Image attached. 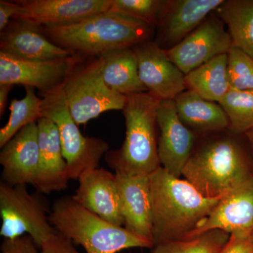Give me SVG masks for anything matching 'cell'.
Returning <instances> with one entry per match:
<instances>
[{
  "label": "cell",
  "instance_id": "cell-25",
  "mask_svg": "<svg viewBox=\"0 0 253 253\" xmlns=\"http://www.w3.org/2000/svg\"><path fill=\"white\" fill-rule=\"evenodd\" d=\"M26 95L21 99H13L9 105L7 123L0 129V148L14 137L25 126L41 118L42 98L37 96L33 87H25Z\"/></svg>",
  "mask_w": 253,
  "mask_h": 253
},
{
  "label": "cell",
  "instance_id": "cell-26",
  "mask_svg": "<svg viewBox=\"0 0 253 253\" xmlns=\"http://www.w3.org/2000/svg\"><path fill=\"white\" fill-rule=\"evenodd\" d=\"M218 104L229 119L228 129L234 134H246L253 129V91L231 88Z\"/></svg>",
  "mask_w": 253,
  "mask_h": 253
},
{
  "label": "cell",
  "instance_id": "cell-2",
  "mask_svg": "<svg viewBox=\"0 0 253 253\" xmlns=\"http://www.w3.org/2000/svg\"><path fill=\"white\" fill-rule=\"evenodd\" d=\"M41 30L56 45L72 54L89 57L134 47L151 41L155 33V28L144 21L110 9L69 26Z\"/></svg>",
  "mask_w": 253,
  "mask_h": 253
},
{
  "label": "cell",
  "instance_id": "cell-6",
  "mask_svg": "<svg viewBox=\"0 0 253 253\" xmlns=\"http://www.w3.org/2000/svg\"><path fill=\"white\" fill-rule=\"evenodd\" d=\"M101 56L73 54L62 83L70 111L78 126L109 111H123L126 96L106 85L103 78Z\"/></svg>",
  "mask_w": 253,
  "mask_h": 253
},
{
  "label": "cell",
  "instance_id": "cell-7",
  "mask_svg": "<svg viewBox=\"0 0 253 253\" xmlns=\"http://www.w3.org/2000/svg\"><path fill=\"white\" fill-rule=\"evenodd\" d=\"M41 118L49 119L59 129L63 157L70 180H78L83 173L99 167L109 151L106 141L83 135L68 107L62 84L42 95Z\"/></svg>",
  "mask_w": 253,
  "mask_h": 253
},
{
  "label": "cell",
  "instance_id": "cell-19",
  "mask_svg": "<svg viewBox=\"0 0 253 253\" xmlns=\"http://www.w3.org/2000/svg\"><path fill=\"white\" fill-rule=\"evenodd\" d=\"M39 143V166L34 186L38 193L49 194L68 187L67 164L63 157L59 129L49 119L37 122Z\"/></svg>",
  "mask_w": 253,
  "mask_h": 253
},
{
  "label": "cell",
  "instance_id": "cell-21",
  "mask_svg": "<svg viewBox=\"0 0 253 253\" xmlns=\"http://www.w3.org/2000/svg\"><path fill=\"white\" fill-rule=\"evenodd\" d=\"M174 103L181 122L193 131L219 132L229 129L227 116L217 102L186 89L176 96Z\"/></svg>",
  "mask_w": 253,
  "mask_h": 253
},
{
  "label": "cell",
  "instance_id": "cell-32",
  "mask_svg": "<svg viewBox=\"0 0 253 253\" xmlns=\"http://www.w3.org/2000/svg\"><path fill=\"white\" fill-rule=\"evenodd\" d=\"M19 5L16 1L0 0V32L4 31L17 14Z\"/></svg>",
  "mask_w": 253,
  "mask_h": 253
},
{
  "label": "cell",
  "instance_id": "cell-31",
  "mask_svg": "<svg viewBox=\"0 0 253 253\" xmlns=\"http://www.w3.org/2000/svg\"><path fill=\"white\" fill-rule=\"evenodd\" d=\"M41 253H81L72 241L56 232L42 245Z\"/></svg>",
  "mask_w": 253,
  "mask_h": 253
},
{
  "label": "cell",
  "instance_id": "cell-22",
  "mask_svg": "<svg viewBox=\"0 0 253 253\" xmlns=\"http://www.w3.org/2000/svg\"><path fill=\"white\" fill-rule=\"evenodd\" d=\"M101 57L103 78L110 89L125 96L147 91L139 78L133 48L113 50Z\"/></svg>",
  "mask_w": 253,
  "mask_h": 253
},
{
  "label": "cell",
  "instance_id": "cell-5",
  "mask_svg": "<svg viewBox=\"0 0 253 253\" xmlns=\"http://www.w3.org/2000/svg\"><path fill=\"white\" fill-rule=\"evenodd\" d=\"M49 221L55 229L81 245L86 253H117L131 248L152 249L151 241L136 236L124 226L115 225L78 204L72 196L54 201Z\"/></svg>",
  "mask_w": 253,
  "mask_h": 253
},
{
  "label": "cell",
  "instance_id": "cell-14",
  "mask_svg": "<svg viewBox=\"0 0 253 253\" xmlns=\"http://www.w3.org/2000/svg\"><path fill=\"white\" fill-rule=\"evenodd\" d=\"M1 149L2 182L11 186L34 185L39 166L37 123L23 127Z\"/></svg>",
  "mask_w": 253,
  "mask_h": 253
},
{
  "label": "cell",
  "instance_id": "cell-17",
  "mask_svg": "<svg viewBox=\"0 0 253 253\" xmlns=\"http://www.w3.org/2000/svg\"><path fill=\"white\" fill-rule=\"evenodd\" d=\"M73 199L115 225L124 226L116 174L98 168L83 173Z\"/></svg>",
  "mask_w": 253,
  "mask_h": 253
},
{
  "label": "cell",
  "instance_id": "cell-24",
  "mask_svg": "<svg viewBox=\"0 0 253 253\" xmlns=\"http://www.w3.org/2000/svg\"><path fill=\"white\" fill-rule=\"evenodd\" d=\"M214 12L227 27L232 46L253 58V0H227Z\"/></svg>",
  "mask_w": 253,
  "mask_h": 253
},
{
  "label": "cell",
  "instance_id": "cell-13",
  "mask_svg": "<svg viewBox=\"0 0 253 253\" xmlns=\"http://www.w3.org/2000/svg\"><path fill=\"white\" fill-rule=\"evenodd\" d=\"M253 234V174L222 196L211 214L186 240L208 231Z\"/></svg>",
  "mask_w": 253,
  "mask_h": 253
},
{
  "label": "cell",
  "instance_id": "cell-10",
  "mask_svg": "<svg viewBox=\"0 0 253 253\" xmlns=\"http://www.w3.org/2000/svg\"><path fill=\"white\" fill-rule=\"evenodd\" d=\"M141 83L156 99L174 100L186 90L185 75L169 60L156 42H144L133 47Z\"/></svg>",
  "mask_w": 253,
  "mask_h": 253
},
{
  "label": "cell",
  "instance_id": "cell-16",
  "mask_svg": "<svg viewBox=\"0 0 253 253\" xmlns=\"http://www.w3.org/2000/svg\"><path fill=\"white\" fill-rule=\"evenodd\" d=\"M0 52L31 61H51L73 55L50 41L41 26L17 19L11 20L0 32Z\"/></svg>",
  "mask_w": 253,
  "mask_h": 253
},
{
  "label": "cell",
  "instance_id": "cell-8",
  "mask_svg": "<svg viewBox=\"0 0 253 253\" xmlns=\"http://www.w3.org/2000/svg\"><path fill=\"white\" fill-rule=\"evenodd\" d=\"M26 186L0 183V235L8 239L28 235L41 249L57 231L50 223L51 209L45 200Z\"/></svg>",
  "mask_w": 253,
  "mask_h": 253
},
{
  "label": "cell",
  "instance_id": "cell-28",
  "mask_svg": "<svg viewBox=\"0 0 253 253\" xmlns=\"http://www.w3.org/2000/svg\"><path fill=\"white\" fill-rule=\"evenodd\" d=\"M227 71L230 87L253 91V58L242 50L231 46L227 54Z\"/></svg>",
  "mask_w": 253,
  "mask_h": 253
},
{
  "label": "cell",
  "instance_id": "cell-27",
  "mask_svg": "<svg viewBox=\"0 0 253 253\" xmlns=\"http://www.w3.org/2000/svg\"><path fill=\"white\" fill-rule=\"evenodd\" d=\"M230 236L226 231L213 229L193 239L157 245L152 248L151 253H219Z\"/></svg>",
  "mask_w": 253,
  "mask_h": 253
},
{
  "label": "cell",
  "instance_id": "cell-18",
  "mask_svg": "<svg viewBox=\"0 0 253 253\" xmlns=\"http://www.w3.org/2000/svg\"><path fill=\"white\" fill-rule=\"evenodd\" d=\"M224 0H164L158 28L167 49L194 31L224 3Z\"/></svg>",
  "mask_w": 253,
  "mask_h": 253
},
{
  "label": "cell",
  "instance_id": "cell-11",
  "mask_svg": "<svg viewBox=\"0 0 253 253\" xmlns=\"http://www.w3.org/2000/svg\"><path fill=\"white\" fill-rule=\"evenodd\" d=\"M158 156L161 167L181 178L194 150V132L184 124L176 112L174 100L160 101L157 112Z\"/></svg>",
  "mask_w": 253,
  "mask_h": 253
},
{
  "label": "cell",
  "instance_id": "cell-33",
  "mask_svg": "<svg viewBox=\"0 0 253 253\" xmlns=\"http://www.w3.org/2000/svg\"><path fill=\"white\" fill-rule=\"evenodd\" d=\"M14 87L11 84H0V117H2L6 110L8 102V97L10 91Z\"/></svg>",
  "mask_w": 253,
  "mask_h": 253
},
{
  "label": "cell",
  "instance_id": "cell-12",
  "mask_svg": "<svg viewBox=\"0 0 253 253\" xmlns=\"http://www.w3.org/2000/svg\"><path fill=\"white\" fill-rule=\"evenodd\" d=\"M19 5L13 19L41 27H58L80 22L110 9L112 0H16Z\"/></svg>",
  "mask_w": 253,
  "mask_h": 253
},
{
  "label": "cell",
  "instance_id": "cell-29",
  "mask_svg": "<svg viewBox=\"0 0 253 253\" xmlns=\"http://www.w3.org/2000/svg\"><path fill=\"white\" fill-rule=\"evenodd\" d=\"M164 0H112L110 10L124 13L157 28Z\"/></svg>",
  "mask_w": 253,
  "mask_h": 253
},
{
  "label": "cell",
  "instance_id": "cell-15",
  "mask_svg": "<svg viewBox=\"0 0 253 253\" xmlns=\"http://www.w3.org/2000/svg\"><path fill=\"white\" fill-rule=\"evenodd\" d=\"M72 56L51 61H31L0 52V84H20L38 89L42 95L45 94L62 84Z\"/></svg>",
  "mask_w": 253,
  "mask_h": 253
},
{
  "label": "cell",
  "instance_id": "cell-23",
  "mask_svg": "<svg viewBox=\"0 0 253 253\" xmlns=\"http://www.w3.org/2000/svg\"><path fill=\"white\" fill-rule=\"evenodd\" d=\"M227 54L214 58L185 76L186 89L204 99L219 103L231 89Z\"/></svg>",
  "mask_w": 253,
  "mask_h": 253
},
{
  "label": "cell",
  "instance_id": "cell-3",
  "mask_svg": "<svg viewBox=\"0 0 253 253\" xmlns=\"http://www.w3.org/2000/svg\"><path fill=\"white\" fill-rule=\"evenodd\" d=\"M159 102L147 91L126 95L124 142L119 149L109 150L105 155L115 172L151 175L161 167L156 133Z\"/></svg>",
  "mask_w": 253,
  "mask_h": 253
},
{
  "label": "cell",
  "instance_id": "cell-34",
  "mask_svg": "<svg viewBox=\"0 0 253 253\" xmlns=\"http://www.w3.org/2000/svg\"><path fill=\"white\" fill-rule=\"evenodd\" d=\"M246 136L248 137V139H249L250 144H251V150H252V154H253V161H252V169H253V129H251V130L246 132Z\"/></svg>",
  "mask_w": 253,
  "mask_h": 253
},
{
  "label": "cell",
  "instance_id": "cell-30",
  "mask_svg": "<svg viewBox=\"0 0 253 253\" xmlns=\"http://www.w3.org/2000/svg\"><path fill=\"white\" fill-rule=\"evenodd\" d=\"M31 236L24 235L16 239H4L1 246V253H41Z\"/></svg>",
  "mask_w": 253,
  "mask_h": 253
},
{
  "label": "cell",
  "instance_id": "cell-20",
  "mask_svg": "<svg viewBox=\"0 0 253 253\" xmlns=\"http://www.w3.org/2000/svg\"><path fill=\"white\" fill-rule=\"evenodd\" d=\"M115 174L124 227L153 243L149 175H129L119 172Z\"/></svg>",
  "mask_w": 253,
  "mask_h": 253
},
{
  "label": "cell",
  "instance_id": "cell-4",
  "mask_svg": "<svg viewBox=\"0 0 253 253\" xmlns=\"http://www.w3.org/2000/svg\"><path fill=\"white\" fill-rule=\"evenodd\" d=\"M253 175L252 164L231 136L208 141L194 150L182 176L201 194L219 198Z\"/></svg>",
  "mask_w": 253,
  "mask_h": 253
},
{
  "label": "cell",
  "instance_id": "cell-9",
  "mask_svg": "<svg viewBox=\"0 0 253 253\" xmlns=\"http://www.w3.org/2000/svg\"><path fill=\"white\" fill-rule=\"evenodd\" d=\"M231 46L225 24L212 13L182 41L165 50L169 60L186 76L214 58L227 54Z\"/></svg>",
  "mask_w": 253,
  "mask_h": 253
},
{
  "label": "cell",
  "instance_id": "cell-1",
  "mask_svg": "<svg viewBox=\"0 0 253 253\" xmlns=\"http://www.w3.org/2000/svg\"><path fill=\"white\" fill-rule=\"evenodd\" d=\"M154 246L186 240L222 197L208 198L162 167L149 175Z\"/></svg>",
  "mask_w": 253,
  "mask_h": 253
}]
</instances>
